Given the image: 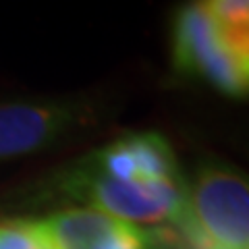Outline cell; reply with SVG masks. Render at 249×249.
Listing matches in <instances>:
<instances>
[{"instance_id":"3","label":"cell","mask_w":249,"mask_h":249,"mask_svg":"<svg viewBox=\"0 0 249 249\" xmlns=\"http://www.w3.org/2000/svg\"><path fill=\"white\" fill-rule=\"evenodd\" d=\"M173 67L231 98H245L249 60L232 54L216 34L206 2L178 9L173 21Z\"/></svg>"},{"instance_id":"2","label":"cell","mask_w":249,"mask_h":249,"mask_svg":"<svg viewBox=\"0 0 249 249\" xmlns=\"http://www.w3.org/2000/svg\"><path fill=\"white\" fill-rule=\"evenodd\" d=\"M185 191L189 216L210 249H249V187L241 170L204 160Z\"/></svg>"},{"instance_id":"6","label":"cell","mask_w":249,"mask_h":249,"mask_svg":"<svg viewBox=\"0 0 249 249\" xmlns=\"http://www.w3.org/2000/svg\"><path fill=\"white\" fill-rule=\"evenodd\" d=\"M0 249H40L27 227V220L0 224Z\"/></svg>"},{"instance_id":"4","label":"cell","mask_w":249,"mask_h":249,"mask_svg":"<svg viewBox=\"0 0 249 249\" xmlns=\"http://www.w3.org/2000/svg\"><path fill=\"white\" fill-rule=\"evenodd\" d=\"M91 104L75 98L0 104V162L42 152L88 127Z\"/></svg>"},{"instance_id":"1","label":"cell","mask_w":249,"mask_h":249,"mask_svg":"<svg viewBox=\"0 0 249 249\" xmlns=\"http://www.w3.org/2000/svg\"><path fill=\"white\" fill-rule=\"evenodd\" d=\"M58 187L62 196L137 227L173 222L187 210L185 178L124 183L98 173L85 160L67 170L58 178Z\"/></svg>"},{"instance_id":"5","label":"cell","mask_w":249,"mask_h":249,"mask_svg":"<svg viewBox=\"0 0 249 249\" xmlns=\"http://www.w3.org/2000/svg\"><path fill=\"white\" fill-rule=\"evenodd\" d=\"M218 37L239 58L249 60V2L245 0H212L206 2Z\"/></svg>"}]
</instances>
